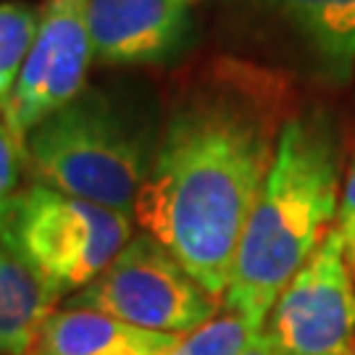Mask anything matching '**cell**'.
<instances>
[{
    "mask_svg": "<svg viewBox=\"0 0 355 355\" xmlns=\"http://www.w3.org/2000/svg\"><path fill=\"white\" fill-rule=\"evenodd\" d=\"M179 337L66 305L42 321L26 355H168Z\"/></svg>",
    "mask_w": 355,
    "mask_h": 355,
    "instance_id": "obj_9",
    "label": "cell"
},
{
    "mask_svg": "<svg viewBox=\"0 0 355 355\" xmlns=\"http://www.w3.org/2000/svg\"><path fill=\"white\" fill-rule=\"evenodd\" d=\"M258 331L240 311L221 303L205 324L182 334L168 355H240Z\"/></svg>",
    "mask_w": 355,
    "mask_h": 355,
    "instance_id": "obj_13",
    "label": "cell"
},
{
    "mask_svg": "<svg viewBox=\"0 0 355 355\" xmlns=\"http://www.w3.org/2000/svg\"><path fill=\"white\" fill-rule=\"evenodd\" d=\"M40 24V6L0 0V105L11 95Z\"/></svg>",
    "mask_w": 355,
    "mask_h": 355,
    "instance_id": "obj_12",
    "label": "cell"
},
{
    "mask_svg": "<svg viewBox=\"0 0 355 355\" xmlns=\"http://www.w3.org/2000/svg\"><path fill=\"white\" fill-rule=\"evenodd\" d=\"M277 74L216 61L164 127L135 203L142 232L164 242L211 297L229 287L242 229L290 116Z\"/></svg>",
    "mask_w": 355,
    "mask_h": 355,
    "instance_id": "obj_1",
    "label": "cell"
},
{
    "mask_svg": "<svg viewBox=\"0 0 355 355\" xmlns=\"http://www.w3.org/2000/svg\"><path fill=\"white\" fill-rule=\"evenodd\" d=\"M55 297L37 271L0 237V355H26Z\"/></svg>",
    "mask_w": 355,
    "mask_h": 355,
    "instance_id": "obj_11",
    "label": "cell"
},
{
    "mask_svg": "<svg viewBox=\"0 0 355 355\" xmlns=\"http://www.w3.org/2000/svg\"><path fill=\"white\" fill-rule=\"evenodd\" d=\"M340 208V142L324 114L284 121L277 153L242 229L221 303L263 329L279 292L305 266Z\"/></svg>",
    "mask_w": 355,
    "mask_h": 355,
    "instance_id": "obj_2",
    "label": "cell"
},
{
    "mask_svg": "<svg viewBox=\"0 0 355 355\" xmlns=\"http://www.w3.org/2000/svg\"><path fill=\"white\" fill-rule=\"evenodd\" d=\"M263 334L274 355H355V292L337 227L279 292Z\"/></svg>",
    "mask_w": 355,
    "mask_h": 355,
    "instance_id": "obj_6",
    "label": "cell"
},
{
    "mask_svg": "<svg viewBox=\"0 0 355 355\" xmlns=\"http://www.w3.org/2000/svg\"><path fill=\"white\" fill-rule=\"evenodd\" d=\"M87 0H45L40 24L29 45L11 95L0 105V119L24 150V140L40 121L85 92L92 64Z\"/></svg>",
    "mask_w": 355,
    "mask_h": 355,
    "instance_id": "obj_7",
    "label": "cell"
},
{
    "mask_svg": "<svg viewBox=\"0 0 355 355\" xmlns=\"http://www.w3.org/2000/svg\"><path fill=\"white\" fill-rule=\"evenodd\" d=\"M292 26L321 74L345 85L355 69V0H253Z\"/></svg>",
    "mask_w": 355,
    "mask_h": 355,
    "instance_id": "obj_10",
    "label": "cell"
},
{
    "mask_svg": "<svg viewBox=\"0 0 355 355\" xmlns=\"http://www.w3.org/2000/svg\"><path fill=\"white\" fill-rule=\"evenodd\" d=\"M337 229L343 232L345 253L347 250L355 253V158L350 164L347 179H345L343 198H340V208H337Z\"/></svg>",
    "mask_w": 355,
    "mask_h": 355,
    "instance_id": "obj_15",
    "label": "cell"
},
{
    "mask_svg": "<svg viewBox=\"0 0 355 355\" xmlns=\"http://www.w3.org/2000/svg\"><path fill=\"white\" fill-rule=\"evenodd\" d=\"M240 355H274L271 353V345H268V337L263 334V329L255 334L250 343L245 345V350Z\"/></svg>",
    "mask_w": 355,
    "mask_h": 355,
    "instance_id": "obj_16",
    "label": "cell"
},
{
    "mask_svg": "<svg viewBox=\"0 0 355 355\" xmlns=\"http://www.w3.org/2000/svg\"><path fill=\"white\" fill-rule=\"evenodd\" d=\"M66 305L121 318L140 329L187 334L214 316L221 300L192 279L164 242L140 232L87 287L66 297Z\"/></svg>",
    "mask_w": 355,
    "mask_h": 355,
    "instance_id": "obj_5",
    "label": "cell"
},
{
    "mask_svg": "<svg viewBox=\"0 0 355 355\" xmlns=\"http://www.w3.org/2000/svg\"><path fill=\"white\" fill-rule=\"evenodd\" d=\"M148 166L142 140L95 92H82L24 140L32 182L127 216L135 214Z\"/></svg>",
    "mask_w": 355,
    "mask_h": 355,
    "instance_id": "obj_3",
    "label": "cell"
},
{
    "mask_svg": "<svg viewBox=\"0 0 355 355\" xmlns=\"http://www.w3.org/2000/svg\"><path fill=\"white\" fill-rule=\"evenodd\" d=\"M135 234L132 216L32 182L16 192L0 237L61 303L87 287Z\"/></svg>",
    "mask_w": 355,
    "mask_h": 355,
    "instance_id": "obj_4",
    "label": "cell"
},
{
    "mask_svg": "<svg viewBox=\"0 0 355 355\" xmlns=\"http://www.w3.org/2000/svg\"><path fill=\"white\" fill-rule=\"evenodd\" d=\"M195 0H87L92 61L105 66L161 64L190 35Z\"/></svg>",
    "mask_w": 355,
    "mask_h": 355,
    "instance_id": "obj_8",
    "label": "cell"
},
{
    "mask_svg": "<svg viewBox=\"0 0 355 355\" xmlns=\"http://www.w3.org/2000/svg\"><path fill=\"white\" fill-rule=\"evenodd\" d=\"M21 168H24V150L19 148V142L13 140V135L0 119V221L13 203L21 179Z\"/></svg>",
    "mask_w": 355,
    "mask_h": 355,
    "instance_id": "obj_14",
    "label": "cell"
}]
</instances>
